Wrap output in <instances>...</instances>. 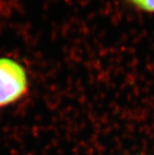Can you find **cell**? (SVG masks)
<instances>
[{"instance_id": "1", "label": "cell", "mask_w": 154, "mask_h": 155, "mask_svg": "<svg viewBox=\"0 0 154 155\" xmlns=\"http://www.w3.org/2000/svg\"><path fill=\"white\" fill-rule=\"evenodd\" d=\"M28 88L29 80L24 67L15 60L0 58V108L21 100Z\"/></svg>"}, {"instance_id": "2", "label": "cell", "mask_w": 154, "mask_h": 155, "mask_svg": "<svg viewBox=\"0 0 154 155\" xmlns=\"http://www.w3.org/2000/svg\"><path fill=\"white\" fill-rule=\"evenodd\" d=\"M136 10L154 14V0H126Z\"/></svg>"}]
</instances>
